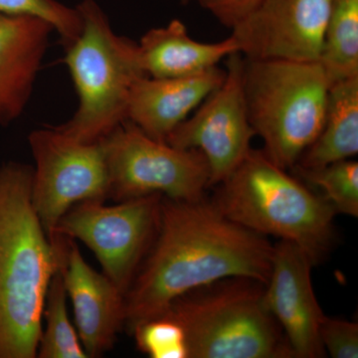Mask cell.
Instances as JSON below:
<instances>
[{
	"instance_id": "obj_1",
	"label": "cell",
	"mask_w": 358,
	"mask_h": 358,
	"mask_svg": "<svg viewBox=\"0 0 358 358\" xmlns=\"http://www.w3.org/2000/svg\"><path fill=\"white\" fill-rule=\"evenodd\" d=\"M273 249L263 235L235 223L213 202L162 196L159 229L126 294V326L164 315L179 296L221 280L265 284Z\"/></svg>"
},
{
	"instance_id": "obj_2",
	"label": "cell",
	"mask_w": 358,
	"mask_h": 358,
	"mask_svg": "<svg viewBox=\"0 0 358 358\" xmlns=\"http://www.w3.org/2000/svg\"><path fill=\"white\" fill-rule=\"evenodd\" d=\"M33 169L0 167V358L37 357L47 292L71 238L51 243L31 200Z\"/></svg>"
},
{
	"instance_id": "obj_3",
	"label": "cell",
	"mask_w": 358,
	"mask_h": 358,
	"mask_svg": "<svg viewBox=\"0 0 358 358\" xmlns=\"http://www.w3.org/2000/svg\"><path fill=\"white\" fill-rule=\"evenodd\" d=\"M213 204L226 217L258 234L298 245L313 263L333 238L336 211L263 150H250L239 166L219 183Z\"/></svg>"
},
{
	"instance_id": "obj_4",
	"label": "cell",
	"mask_w": 358,
	"mask_h": 358,
	"mask_svg": "<svg viewBox=\"0 0 358 358\" xmlns=\"http://www.w3.org/2000/svg\"><path fill=\"white\" fill-rule=\"evenodd\" d=\"M77 9L82 30L66 49L64 61L76 87L79 108L56 129L79 143H94L128 120L131 88L148 75L138 42L115 34L95 1L84 0Z\"/></svg>"
},
{
	"instance_id": "obj_5",
	"label": "cell",
	"mask_w": 358,
	"mask_h": 358,
	"mask_svg": "<svg viewBox=\"0 0 358 358\" xmlns=\"http://www.w3.org/2000/svg\"><path fill=\"white\" fill-rule=\"evenodd\" d=\"M264 289L245 278L221 280L179 296L162 315L182 327L188 358L294 357Z\"/></svg>"
},
{
	"instance_id": "obj_6",
	"label": "cell",
	"mask_w": 358,
	"mask_h": 358,
	"mask_svg": "<svg viewBox=\"0 0 358 358\" xmlns=\"http://www.w3.org/2000/svg\"><path fill=\"white\" fill-rule=\"evenodd\" d=\"M243 85L263 152L277 166L293 169L324 124L331 88L324 68L319 61L244 58Z\"/></svg>"
},
{
	"instance_id": "obj_7",
	"label": "cell",
	"mask_w": 358,
	"mask_h": 358,
	"mask_svg": "<svg viewBox=\"0 0 358 358\" xmlns=\"http://www.w3.org/2000/svg\"><path fill=\"white\" fill-rule=\"evenodd\" d=\"M109 199L122 202L150 194L176 201L203 199L210 171L203 154L150 138L129 120L102 141Z\"/></svg>"
},
{
	"instance_id": "obj_8",
	"label": "cell",
	"mask_w": 358,
	"mask_h": 358,
	"mask_svg": "<svg viewBox=\"0 0 358 358\" xmlns=\"http://www.w3.org/2000/svg\"><path fill=\"white\" fill-rule=\"evenodd\" d=\"M162 199L155 193L114 206L101 200L79 202L60 219L51 242L59 237L83 242L95 254L103 274L126 294L154 243Z\"/></svg>"
},
{
	"instance_id": "obj_9",
	"label": "cell",
	"mask_w": 358,
	"mask_h": 358,
	"mask_svg": "<svg viewBox=\"0 0 358 358\" xmlns=\"http://www.w3.org/2000/svg\"><path fill=\"white\" fill-rule=\"evenodd\" d=\"M36 167L31 200L49 240L73 205L109 199V176L102 143H83L56 128L33 131L29 138Z\"/></svg>"
},
{
	"instance_id": "obj_10",
	"label": "cell",
	"mask_w": 358,
	"mask_h": 358,
	"mask_svg": "<svg viewBox=\"0 0 358 358\" xmlns=\"http://www.w3.org/2000/svg\"><path fill=\"white\" fill-rule=\"evenodd\" d=\"M226 60L220 86L166 138L174 148L203 154L210 171L209 186L218 185L239 166L256 136L245 100L244 57L236 52Z\"/></svg>"
},
{
	"instance_id": "obj_11",
	"label": "cell",
	"mask_w": 358,
	"mask_h": 358,
	"mask_svg": "<svg viewBox=\"0 0 358 358\" xmlns=\"http://www.w3.org/2000/svg\"><path fill=\"white\" fill-rule=\"evenodd\" d=\"M331 0H262L231 29L248 60L319 61Z\"/></svg>"
},
{
	"instance_id": "obj_12",
	"label": "cell",
	"mask_w": 358,
	"mask_h": 358,
	"mask_svg": "<svg viewBox=\"0 0 358 358\" xmlns=\"http://www.w3.org/2000/svg\"><path fill=\"white\" fill-rule=\"evenodd\" d=\"M312 258L298 245L282 241L273 249L264 303L282 329L294 357L324 355L320 329L324 315L313 291Z\"/></svg>"
},
{
	"instance_id": "obj_13",
	"label": "cell",
	"mask_w": 358,
	"mask_h": 358,
	"mask_svg": "<svg viewBox=\"0 0 358 358\" xmlns=\"http://www.w3.org/2000/svg\"><path fill=\"white\" fill-rule=\"evenodd\" d=\"M62 275L85 352L100 357L114 346L126 324V296L107 275L90 267L74 239H70Z\"/></svg>"
},
{
	"instance_id": "obj_14",
	"label": "cell",
	"mask_w": 358,
	"mask_h": 358,
	"mask_svg": "<svg viewBox=\"0 0 358 358\" xmlns=\"http://www.w3.org/2000/svg\"><path fill=\"white\" fill-rule=\"evenodd\" d=\"M224 77L225 70L216 66L189 77L141 78L131 88L128 120L150 138L166 143L171 131L220 86Z\"/></svg>"
},
{
	"instance_id": "obj_15",
	"label": "cell",
	"mask_w": 358,
	"mask_h": 358,
	"mask_svg": "<svg viewBox=\"0 0 358 358\" xmlns=\"http://www.w3.org/2000/svg\"><path fill=\"white\" fill-rule=\"evenodd\" d=\"M54 28L41 18L0 13V124L17 119L31 96Z\"/></svg>"
},
{
	"instance_id": "obj_16",
	"label": "cell",
	"mask_w": 358,
	"mask_h": 358,
	"mask_svg": "<svg viewBox=\"0 0 358 358\" xmlns=\"http://www.w3.org/2000/svg\"><path fill=\"white\" fill-rule=\"evenodd\" d=\"M138 44L145 74L159 79L200 74L239 52L231 36L213 43L192 38L187 27L179 20L148 30Z\"/></svg>"
},
{
	"instance_id": "obj_17",
	"label": "cell",
	"mask_w": 358,
	"mask_h": 358,
	"mask_svg": "<svg viewBox=\"0 0 358 358\" xmlns=\"http://www.w3.org/2000/svg\"><path fill=\"white\" fill-rule=\"evenodd\" d=\"M357 154L358 77H355L331 85L322 128L294 167L317 169Z\"/></svg>"
},
{
	"instance_id": "obj_18",
	"label": "cell",
	"mask_w": 358,
	"mask_h": 358,
	"mask_svg": "<svg viewBox=\"0 0 358 358\" xmlns=\"http://www.w3.org/2000/svg\"><path fill=\"white\" fill-rule=\"evenodd\" d=\"M319 62L331 85L358 77V0H331Z\"/></svg>"
},
{
	"instance_id": "obj_19",
	"label": "cell",
	"mask_w": 358,
	"mask_h": 358,
	"mask_svg": "<svg viewBox=\"0 0 358 358\" xmlns=\"http://www.w3.org/2000/svg\"><path fill=\"white\" fill-rule=\"evenodd\" d=\"M67 292L63 281L62 268L52 277L43 317L45 329L40 336L39 358H86L76 329L72 326L67 312Z\"/></svg>"
},
{
	"instance_id": "obj_20",
	"label": "cell",
	"mask_w": 358,
	"mask_h": 358,
	"mask_svg": "<svg viewBox=\"0 0 358 358\" xmlns=\"http://www.w3.org/2000/svg\"><path fill=\"white\" fill-rule=\"evenodd\" d=\"M298 176L322 190L336 213L358 216V162L345 159L317 169L294 167Z\"/></svg>"
},
{
	"instance_id": "obj_21",
	"label": "cell",
	"mask_w": 358,
	"mask_h": 358,
	"mask_svg": "<svg viewBox=\"0 0 358 358\" xmlns=\"http://www.w3.org/2000/svg\"><path fill=\"white\" fill-rule=\"evenodd\" d=\"M0 13L41 18L60 35L65 49L74 43L82 30L78 9L63 6L56 0H0Z\"/></svg>"
},
{
	"instance_id": "obj_22",
	"label": "cell",
	"mask_w": 358,
	"mask_h": 358,
	"mask_svg": "<svg viewBox=\"0 0 358 358\" xmlns=\"http://www.w3.org/2000/svg\"><path fill=\"white\" fill-rule=\"evenodd\" d=\"M131 334L141 352L152 358H188L185 331L166 315L138 324Z\"/></svg>"
},
{
	"instance_id": "obj_23",
	"label": "cell",
	"mask_w": 358,
	"mask_h": 358,
	"mask_svg": "<svg viewBox=\"0 0 358 358\" xmlns=\"http://www.w3.org/2000/svg\"><path fill=\"white\" fill-rule=\"evenodd\" d=\"M324 352L334 358L358 357V324L324 315L320 329Z\"/></svg>"
},
{
	"instance_id": "obj_24",
	"label": "cell",
	"mask_w": 358,
	"mask_h": 358,
	"mask_svg": "<svg viewBox=\"0 0 358 358\" xmlns=\"http://www.w3.org/2000/svg\"><path fill=\"white\" fill-rule=\"evenodd\" d=\"M262 0H199V6L228 29L251 13Z\"/></svg>"
},
{
	"instance_id": "obj_25",
	"label": "cell",
	"mask_w": 358,
	"mask_h": 358,
	"mask_svg": "<svg viewBox=\"0 0 358 358\" xmlns=\"http://www.w3.org/2000/svg\"><path fill=\"white\" fill-rule=\"evenodd\" d=\"M179 1L181 2V3H188V2H189V0H179Z\"/></svg>"
}]
</instances>
